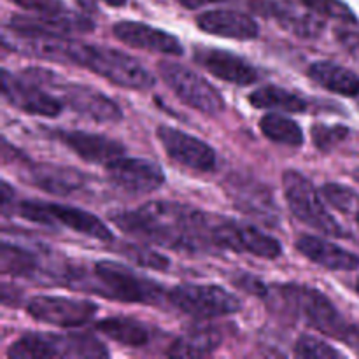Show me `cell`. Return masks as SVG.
<instances>
[{
    "label": "cell",
    "mask_w": 359,
    "mask_h": 359,
    "mask_svg": "<svg viewBox=\"0 0 359 359\" xmlns=\"http://www.w3.org/2000/svg\"><path fill=\"white\" fill-rule=\"evenodd\" d=\"M337 37H339V41L342 42L347 49H351L353 53H359V34L358 32L339 30L337 32Z\"/></svg>",
    "instance_id": "cell-35"
},
{
    "label": "cell",
    "mask_w": 359,
    "mask_h": 359,
    "mask_svg": "<svg viewBox=\"0 0 359 359\" xmlns=\"http://www.w3.org/2000/svg\"><path fill=\"white\" fill-rule=\"evenodd\" d=\"M258 11L276 18L279 25H283L287 32L302 39H316L325 32V21L312 13H298L293 7H286L277 2H269V0H265Z\"/></svg>",
    "instance_id": "cell-24"
},
{
    "label": "cell",
    "mask_w": 359,
    "mask_h": 359,
    "mask_svg": "<svg viewBox=\"0 0 359 359\" xmlns=\"http://www.w3.org/2000/svg\"><path fill=\"white\" fill-rule=\"evenodd\" d=\"M156 135L165 153L177 163L203 174L216 168V153L203 140L168 125L158 126Z\"/></svg>",
    "instance_id": "cell-13"
},
{
    "label": "cell",
    "mask_w": 359,
    "mask_h": 359,
    "mask_svg": "<svg viewBox=\"0 0 359 359\" xmlns=\"http://www.w3.org/2000/svg\"><path fill=\"white\" fill-rule=\"evenodd\" d=\"M27 181L53 195L70 196L86 189L88 175L62 165L37 163L28 167Z\"/></svg>",
    "instance_id": "cell-20"
},
{
    "label": "cell",
    "mask_w": 359,
    "mask_h": 359,
    "mask_svg": "<svg viewBox=\"0 0 359 359\" xmlns=\"http://www.w3.org/2000/svg\"><path fill=\"white\" fill-rule=\"evenodd\" d=\"M95 277L100 283L97 293L125 304L156 305L163 297V286L140 277L128 266L116 262L95 263Z\"/></svg>",
    "instance_id": "cell-6"
},
{
    "label": "cell",
    "mask_w": 359,
    "mask_h": 359,
    "mask_svg": "<svg viewBox=\"0 0 359 359\" xmlns=\"http://www.w3.org/2000/svg\"><path fill=\"white\" fill-rule=\"evenodd\" d=\"M28 72L35 74L37 77L28 76V79L34 83H44L53 88H58L62 91L63 102L72 109L74 112L86 118L93 119L98 123H107V121H119L123 118V112L119 105L116 104L112 98L105 97L102 91L95 90V88L86 86V84H60L56 83L55 74L48 72L42 69H32Z\"/></svg>",
    "instance_id": "cell-10"
},
{
    "label": "cell",
    "mask_w": 359,
    "mask_h": 359,
    "mask_svg": "<svg viewBox=\"0 0 359 359\" xmlns=\"http://www.w3.org/2000/svg\"><path fill=\"white\" fill-rule=\"evenodd\" d=\"M212 241L219 248L235 252L252 255L263 259H277L283 255V245L272 235L248 223L223 219L212 224Z\"/></svg>",
    "instance_id": "cell-11"
},
{
    "label": "cell",
    "mask_w": 359,
    "mask_h": 359,
    "mask_svg": "<svg viewBox=\"0 0 359 359\" xmlns=\"http://www.w3.org/2000/svg\"><path fill=\"white\" fill-rule=\"evenodd\" d=\"M55 135L81 160L90 163H107L125 154V146L121 142L98 133H88L81 130H56Z\"/></svg>",
    "instance_id": "cell-19"
},
{
    "label": "cell",
    "mask_w": 359,
    "mask_h": 359,
    "mask_svg": "<svg viewBox=\"0 0 359 359\" xmlns=\"http://www.w3.org/2000/svg\"><path fill=\"white\" fill-rule=\"evenodd\" d=\"M195 62H198L214 77H219L226 83L238 84V86H249V84L256 83L259 77L255 65L226 49H198L195 53Z\"/></svg>",
    "instance_id": "cell-17"
},
{
    "label": "cell",
    "mask_w": 359,
    "mask_h": 359,
    "mask_svg": "<svg viewBox=\"0 0 359 359\" xmlns=\"http://www.w3.org/2000/svg\"><path fill=\"white\" fill-rule=\"evenodd\" d=\"M249 102L256 109H276L286 112H305L309 109V104L300 95L279 86H265L252 91L249 95Z\"/></svg>",
    "instance_id": "cell-27"
},
{
    "label": "cell",
    "mask_w": 359,
    "mask_h": 359,
    "mask_svg": "<svg viewBox=\"0 0 359 359\" xmlns=\"http://www.w3.org/2000/svg\"><path fill=\"white\" fill-rule=\"evenodd\" d=\"M259 128H262L263 135L272 142L290 147L304 146V132H302L300 125L283 114L272 112V114L263 116L259 121Z\"/></svg>",
    "instance_id": "cell-28"
},
{
    "label": "cell",
    "mask_w": 359,
    "mask_h": 359,
    "mask_svg": "<svg viewBox=\"0 0 359 359\" xmlns=\"http://www.w3.org/2000/svg\"><path fill=\"white\" fill-rule=\"evenodd\" d=\"M98 307L90 300L39 294L27 302V312L39 323L58 328H79L90 323Z\"/></svg>",
    "instance_id": "cell-12"
},
{
    "label": "cell",
    "mask_w": 359,
    "mask_h": 359,
    "mask_svg": "<svg viewBox=\"0 0 359 359\" xmlns=\"http://www.w3.org/2000/svg\"><path fill=\"white\" fill-rule=\"evenodd\" d=\"M344 342L349 344V347H353V349H356L359 353V326H349Z\"/></svg>",
    "instance_id": "cell-36"
},
{
    "label": "cell",
    "mask_w": 359,
    "mask_h": 359,
    "mask_svg": "<svg viewBox=\"0 0 359 359\" xmlns=\"http://www.w3.org/2000/svg\"><path fill=\"white\" fill-rule=\"evenodd\" d=\"M297 249L300 255L311 259L323 269L335 270V272H353L359 269V256L333 242L325 241L314 235H302L297 238Z\"/></svg>",
    "instance_id": "cell-21"
},
{
    "label": "cell",
    "mask_w": 359,
    "mask_h": 359,
    "mask_svg": "<svg viewBox=\"0 0 359 359\" xmlns=\"http://www.w3.org/2000/svg\"><path fill=\"white\" fill-rule=\"evenodd\" d=\"M109 351L95 337L86 333H27L7 351L9 359H58V358H107Z\"/></svg>",
    "instance_id": "cell-3"
},
{
    "label": "cell",
    "mask_w": 359,
    "mask_h": 359,
    "mask_svg": "<svg viewBox=\"0 0 359 359\" xmlns=\"http://www.w3.org/2000/svg\"><path fill=\"white\" fill-rule=\"evenodd\" d=\"M214 2H223V0H181V4L186 9H200V7Z\"/></svg>",
    "instance_id": "cell-37"
},
{
    "label": "cell",
    "mask_w": 359,
    "mask_h": 359,
    "mask_svg": "<svg viewBox=\"0 0 359 359\" xmlns=\"http://www.w3.org/2000/svg\"><path fill=\"white\" fill-rule=\"evenodd\" d=\"M2 95L11 105L27 114L56 118L62 112V102L58 98L46 93L34 81L21 79L6 69L2 70Z\"/></svg>",
    "instance_id": "cell-15"
},
{
    "label": "cell",
    "mask_w": 359,
    "mask_h": 359,
    "mask_svg": "<svg viewBox=\"0 0 359 359\" xmlns=\"http://www.w3.org/2000/svg\"><path fill=\"white\" fill-rule=\"evenodd\" d=\"M353 177H354V181H356L359 184V168H356V170L353 172Z\"/></svg>",
    "instance_id": "cell-40"
},
{
    "label": "cell",
    "mask_w": 359,
    "mask_h": 359,
    "mask_svg": "<svg viewBox=\"0 0 359 359\" xmlns=\"http://www.w3.org/2000/svg\"><path fill=\"white\" fill-rule=\"evenodd\" d=\"M223 342V335L217 328L196 326L182 333L172 342L167 354L172 358H202L212 354Z\"/></svg>",
    "instance_id": "cell-26"
},
{
    "label": "cell",
    "mask_w": 359,
    "mask_h": 359,
    "mask_svg": "<svg viewBox=\"0 0 359 359\" xmlns=\"http://www.w3.org/2000/svg\"><path fill=\"white\" fill-rule=\"evenodd\" d=\"M309 76L325 90L342 97H358L359 95V76L351 69L339 63L319 60L309 67Z\"/></svg>",
    "instance_id": "cell-23"
},
{
    "label": "cell",
    "mask_w": 359,
    "mask_h": 359,
    "mask_svg": "<svg viewBox=\"0 0 359 359\" xmlns=\"http://www.w3.org/2000/svg\"><path fill=\"white\" fill-rule=\"evenodd\" d=\"M39 269L37 256L20 245L2 242L0 249V270L4 276L32 277Z\"/></svg>",
    "instance_id": "cell-29"
},
{
    "label": "cell",
    "mask_w": 359,
    "mask_h": 359,
    "mask_svg": "<svg viewBox=\"0 0 359 359\" xmlns=\"http://www.w3.org/2000/svg\"><path fill=\"white\" fill-rule=\"evenodd\" d=\"M321 195L326 202L344 214H356L359 210V195L347 186L339 182H328L321 188Z\"/></svg>",
    "instance_id": "cell-30"
},
{
    "label": "cell",
    "mask_w": 359,
    "mask_h": 359,
    "mask_svg": "<svg viewBox=\"0 0 359 359\" xmlns=\"http://www.w3.org/2000/svg\"><path fill=\"white\" fill-rule=\"evenodd\" d=\"M102 2H105L107 6H112V7H123L128 0H102Z\"/></svg>",
    "instance_id": "cell-39"
},
{
    "label": "cell",
    "mask_w": 359,
    "mask_h": 359,
    "mask_svg": "<svg viewBox=\"0 0 359 359\" xmlns=\"http://www.w3.org/2000/svg\"><path fill=\"white\" fill-rule=\"evenodd\" d=\"M349 137V128L342 125H314L312 126V142L319 151H332Z\"/></svg>",
    "instance_id": "cell-34"
},
{
    "label": "cell",
    "mask_w": 359,
    "mask_h": 359,
    "mask_svg": "<svg viewBox=\"0 0 359 359\" xmlns=\"http://www.w3.org/2000/svg\"><path fill=\"white\" fill-rule=\"evenodd\" d=\"M13 195L14 193H13V188L9 186V182L2 181V207H4V210L9 207V200Z\"/></svg>",
    "instance_id": "cell-38"
},
{
    "label": "cell",
    "mask_w": 359,
    "mask_h": 359,
    "mask_svg": "<svg viewBox=\"0 0 359 359\" xmlns=\"http://www.w3.org/2000/svg\"><path fill=\"white\" fill-rule=\"evenodd\" d=\"M158 70L175 97L188 107L207 116H217L224 111V98L219 91L195 70L172 62H160Z\"/></svg>",
    "instance_id": "cell-8"
},
{
    "label": "cell",
    "mask_w": 359,
    "mask_h": 359,
    "mask_svg": "<svg viewBox=\"0 0 359 359\" xmlns=\"http://www.w3.org/2000/svg\"><path fill=\"white\" fill-rule=\"evenodd\" d=\"M109 179L130 193H151L161 188L165 174L160 165L144 158H114L105 163Z\"/></svg>",
    "instance_id": "cell-14"
},
{
    "label": "cell",
    "mask_w": 359,
    "mask_h": 359,
    "mask_svg": "<svg viewBox=\"0 0 359 359\" xmlns=\"http://www.w3.org/2000/svg\"><path fill=\"white\" fill-rule=\"evenodd\" d=\"M354 291H356V293L359 294V279L356 280V286H354Z\"/></svg>",
    "instance_id": "cell-41"
},
{
    "label": "cell",
    "mask_w": 359,
    "mask_h": 359,
    "mask_svg": "<svg viewBox=\"0 0 359 359\" xmlns=\"http://www.w3.org/2000/svg\"><path fill=\"white\" fill-rule=\"evenodd\" d=\"M116 39L130 48L146 49L151 53H163V55L181 56L184 46L175 35L154 28L140 21H119L112 28Z\"/></svg>",
    "instance_id": "cell-16"
},
{
    "label": "cell",
    "mask_w": 359,
    "mask_h": 359,
    "mask_svg": "<svg viewBox=\"0 0 359 359\" xmlns=\"http://www.w3.org/2000/svg\"><path fill=\"white\" fill-rule=\"evenodd\" d=\"M354 219H356V223L359 224V210H358V212H356V214H354Z\"/></svg>",
    "instance_id": "cell-42"
},
{
    "label": "cell",
    "mask_w": 359,
    "mask_h": 359,
    "mask_svg": "<svg viewBox=\"0 0 359 359\" xmlns=\"http://www.w3.org/2000/svg\"><path fill=\"white\" fill-rule=\"evenodd\" d=\"M284 198L291 212L311 228L318 230L319 233L330 235V237L347 238L346 228L330 214L325 202L321 198V191H318L312 181L305 177L298 170H286L283 174Z\"/></svg>",
    "instance_id": "cell-4"
},
{
    "label": "cell",
    "mask_w": 359,
    "mask_h": 359,
    "mask_svg": "<svg viewBox=\"0 0 359 359\" xmlns=\"http://www.w3.org/2000/svg\"><path fill=\"white\" fill-rule=\"evenodd\" d=\"M111 221L126 233L175 251L203 252L216 245L210 217L184 203L158 200L137 210L111 214Z\"/></svg>",
    "instance_id": "cell-1"
},
{
    "label": "cell",
    "mask_w": 359,
    "mask_h": 359,
    "mask_svg": "<svg viewBox=\"0 0 359 359\" xmlns=\"http://www.w3.org/2000/svg\"><path fill=\"white\" fill-rule=\"evenodd\" d=\"M121 248L123 249H119L121 255H125L126 258H130L132 262H135L137 265L144 266V269L167 270L168 266H170V262H168L163 255L154 251V249L144 248V245H133V244H123Z\"/></svg>",
    "instance_id": "cell-33"
},
{
    "label": "cell",
    "mask_w": 359,
    "mask_h": 359,
    "mask_svg": "<svg viewBox=\"0 0 359 359\" xmlns=\"http://www.w3.org/2000/svg\"><path fill=\"white\" fill-rule=\"evenodd\" d=\"M284 302L293 309L297 316H300L311 328L332 337V339H346L347 330L351 325L344 321L335 305L328 297L314 287L302 286V284H287L280 287Z\"/></svg>",
    "instance_id": "cell-5"
},
{
    "label": "cell",
    "mask_w": 359,
    "mask_h": 359,
    "mask_svg": "<svg viewBox=\"0 0 359 359\" xmlns=\"http://www.w3.org/2000/svg\"><path fill=\"white\" fill-rule=\"evenodd\" d=\"M231 182L233 184H230V195L238 209L259 217L265 223H273L277 219V207L269 189L256 181H242L241 177H235Z\"/></svg>",
    "instance_id": "cell-22"
},
{
    "label": "cell",
    "mask_w": 359,
    "mask_h": 359,
    "mask_svg": "<svg viewBox=\"0 0 359 359\" xmlns=\"http://www.w3.org/2000/svg\"><path fill=\"white\" fill-rule=\"evenodd\" d=\"M172 307L193 318H223L242 309L241 300L216 284H181L167 294Z\"/></svg>",
    "instance_id": "cell-9"
},
{
    "label": "cell",
    "mask_w": 359,
    "mask_h": 359,
    "mask_svg": "<svg viewBox=\"0 0 359 359\" xmlns=\"http://www.w3.org/2000/svg\"><path fill=\"white\" fill-rule=\"evenodd\" d=\"M65 63H76L104 77L116 86L128 90H151L156 84L153 74L133 56L107 46L88 44L67 37L63 41Z\"/></svg>",
    "instance_id": "cell-2"
},
{
    "label": "cell",
    "mask_w": 359,
    "mask_h": 359,
    "mask_svg": "<svg viewBox=\"0 0 359 359\" xmlns=\"http://www.w3.org/2000/svg\"><path fill=\"white\" fill-rule=\"evenodd\" d=\"M311 13L323 18L342 21V23H358L356 14L342 0H300Z\"/></svg>",
    "instance_id": "cell-31"
},
{
    "label": "cell",
    "mask_w": 359,
    "mask_h": 359,
    "mask_svg": "<svg viewBox=\"0 0 359 359\" xmlns=\"http://www.w3.org/2000/svg\"><path fill=\"white\" fill-rule=\"evenodd\" d=\"M16 212L23 219L46 224V226H49V224H62V226L70 228V230L77 231L81 235H86V237L97 238V241H114V233L109 230V226L104 221L98 219L95 214L88 212V210L79 209V207L28 200V202H21L18 205Z\"/></svg>",
    "instance_id": "cell-7"
},
{
    "label": "cell",
    "mask_w": 359,
    "mask_h": 359,
    "mask_svg": "<svg viewBox=\"0 0 359 359\" xmlns=\"http://www.w3.org/2000/svg\"><path fill=\"white\" fill-rule=\"evenodd\" d=\"M294 356L305 359L342 358L344 354L314 335H302L294 344Z\"/></svg>",
    "instance_id": "cell-32"
},
{
    "label": "cell",
    "mask_w": 359,
    "mask_h": 359,
    "mask_svg": "<svg viewBox=\"0 0 359 359\" xmlns=\"http://www.w3.org/2000/svg\"><path fill=\"white\" fill-rule=\"evenodd\" d=\"M196 27L205 34L235 39V41H252L259 34V27L255 18L231 9L205 11L196 18Z\"/></svg>",
    "instance_id": "cell-18"
},
{
    "label": "cell",
    "mask_w": 359,
    "mask_h": 359,
    "mask_svg": "<svg viewBox=\"0 0 359 359\" xmlns=\"http://www.w3.org/2000/svg\"><path fill=\"white\" fill-rule=\"evenodd\" d=\"M97 330L107 339L126 347H146L153 339V330L146 323L128 316H114L97 323Z\"/></svg>",
    "instance_id": "cell-25"
}]
</instances>
